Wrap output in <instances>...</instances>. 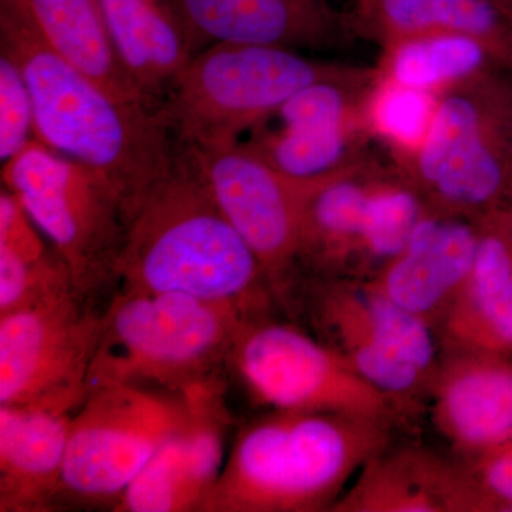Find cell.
<instances>
[{
    "instance_id": "obj_3",
    "label": "cell",
    "mask_w": 512,
    "mask_h": 512,
    "mask_svg": "<svg viewBox=\"0 0 512 512\" xmlns=\"http://www.w3.org/2000/svg\"><path fill=\"white\" fill-rule=\"evenodd\" d=\"M396 430L350 414L268 410L239 429L201 512H330Z\"/></svg>"
},
{
    "instance_id": "obj_27",
    "label": "cell",
    "mask_w": 512,
    "mask_h": 512,
    "mask_svg": "<svg viewBox=\"0 0 512 512\" xmlns=\"http://www.w3.org/2000/svg\"><path fill=\"white\" fill-rule=\"evenodd\" d=\"M348 76L322 79L303 87L276 111L282 127H326L352 123Z\"/></svg>"
},
{
    "instance_id": "obj_17",
    "label": "cell",
    "mask_w": 512,
    "mask_h": 512,
    "mask_svg": "<svg viewBox=\"0 0 512 512\" xmlns=\"http://www.w3.org/2000/svg\"><path fill=\"white\" fill-rule=\"evenodd\" d=\"M200 50L215 43L322 49L345 20L326 0H173Z\"/></svg>"
},
{
    "instance_id": "obj_1",
    "label": "cell",
    "mask_w": 512,
    "mask_h": 512,
    "mask_svg": "<svg viewBox=\"0 0 512 512\" xmlns=\"http://www.w3.org/2000/svg\"><path fill=\"white\" fill-rule=\"evenodd\" d=\"M0 50L25 74L36 140L106 178L128 224L177 160V141L160 109L117 99L64 59L19 0H0Z\"/></svg>"
},
{
    "instance_id": "obj_15",
    "label": "cell",
    "mask_w": 512,
    "mask_h": 512,
    "mask_svg": "<svg viewBox=\"0 0 512 512\" xmlns=\"http://www.w3.org/2000/svg\"><path fill=\"white\" fill-rule=\"evenodd\" d=\"M330 512H488L470 464L424 444L390 441Z\"/></svg>"
},
{
    "instance_id": "obj_25",
    "label": "cell",
    "mask_w": 512,
    "mask_h": 512,
    "mask_svg": "<svg viewBox=\"0 0 512 512\" xmlns=\"http://www.w3.org/2000/svg\"><path fill=\"white\" fill-rule=\"evenodd\" d=\"M437 103L439 97L434 93L403 86L384 77L370 100L367 117L383 140L413 156L427 136Z\"/></svg>"
},
{
    "instance_id": "obj_9",
    "label": "cell",
    "mask_w": 512,
    "mask_h": 512,
    "mask_svg": "<svg viewBox=\"0 0 512 512\" xmlns=\"http://www.w3.org/2000/svg\"><path fill=\"white\" fill-rule=\"evenodd\" d=\"M187 417L184 393L133 384L89 390L73 413L57 505L111 511Z\"/></svg>"
},
{
    "instance_id": "obj_22",
    "label": "cell",
    "mask_w": 512,
    "mask_h": 512,
    "mask_svg": "<svg viewBox=\"0 0 512 512\" xmlns=\"http://www.w3.org/2000/svg\"><path fill=\"white\" fill-rule=\"evenodd\" d=\"M366 20L392 42L427 33H463L490 47L512 72V18L491 0H362Z\"/></svg>"
},
{
    "instance_id": "obj_19",
    "label": "cell",
    "mask_w": 512,
    "mask_h": 512,
    "mask_svg": "<svg viewBox=\"0 0 512 512\" xmlns=\"http://www.w3.org/2000/svg\"><path fill=\"white\" fill-rule=\"evenodd\" d=\"M73 414L0 406V512L59 510Z\"/></svg>"
},
{
    "instance_id": "obj_28",
    "label": "cell",
    "mask_w": 512,
    "mask_h": 512,
    "mask_svg": "<svg viewBox=\"0 0 512 512\" xmlns=\"http://www.w3.org/2000/svg\"><path fill=\"white\" fill-rule=\"evenodd\" d=\"M440 346L490 350L512 356V279L493 302L437 333Z\"/></svg>"
},
{
    "instance_id": "obj_8",
    "label": "cell",
    "mask_w": 512,
    "mask_h": 512,
    "mask_svg": "<svg viewBox=\"0 0 512 512\" xmlns=\"http://www.w3.org/2000/svg\"><path fill=\"white\" fill-rule=\"evenodd\" d=\"M2 185L66 262L77 292L106 309L119 289L123 201L92 168L33 140L2 164Z\"/></svg>"
},
{
    "instance_id": "obj_12",
    "label": "cell",
    "mask_w": 512,
    "mask_h": 512,
    "mask_svg": "<svg viewBox=\"0 0 512 512\" xmlns=\"http://www.w3.org/2000/svg\"><path fill=\"white\" fill-rule=\"evenodd\" d=\"M178 148L229 224L264 265L279 308L285 309L299 278L303 212L323 180L286 177L242 143L210 150Z\"/></svg>"
},
{
    "instance_id": "obj_24",
    "label": "cell",
    "mask_w": 512,
    "mask_h": 512,
    "mask_svg": "<svg viewBox=\"0 0 512 512\" xmlns=\"http://www.w3.org/2000/svg\"><path fill=\"white\" fill-rule=\"evenodd\" d=\"M353 123L326 127L256 128L244 144L279 173L299 181H320L343 173L353 150Z\"/></svg>"
},
{
    "instance_id": "obj_2",
    "label": "cell",
    "mask_w": 512,
    "mask_h": 512,
    "mask_svg": "<svg viewBox=\"0 0 512 512\" xmlns=\"http://www.w3.org/2000/svg\"><path fill=\"white\" fill-rule=\"evenodd\" d=\"M117 291L177 293L251 319L279 308L264 265L180 148L170 173L128 220Z\"/></svg>"
},
{
    "instance_id": "obj_26",
    "label": "cell",
    "mask_w": 512,
    "mask_h": 512,
    "mask_svg": "<svg viewBox=\"0 0 512 512\" xmlns=\"http://www.w3.org/2000/svg\"><path fill=\"white\" fill-rule=\"evenodd\" d=\"M36 140L35 104L19 64L0 50V161Z\"/></svg>"
},
{
    "instance_id": "obj_13",
    "label": "cell",
    "mask_w": 512,
    "mask_h": 512,
    "mask_svg": "<svg viewBox=\"0 0 512 512\" xmlns=\"http://www.w3.org/2000/svg\"><path fill=\"white\" fill-rule=\"evenodd\" d=\"M187 417L128 485L116 512H201L225 464V380L185 390Z\"/></svg>"
},
{
    "instance_id": "obj_5",
    "label": "cell",
    "mask_w": 512,
    "mask_h": 512,
    "mask_svg": "<svg viewBox=\"0 0 512 512\" xmlns=\"http://www.w3.org/2000/svg\"><path fill=\"white\" fill-rule=\"evenodd\" d=\"M348 70L281 46L215 43L192 57L165 94L160 113L177 146H237L303 87Z\"/></svg>"
},
{
    "instance_id": "obj_10",
    "label": "cell",
    "mask_w": 512,
    "mask_h": 512,
    "mask_svg": "<svg viewBox=\"0 0 512 512\" xmlns=\"http://www.w3.org/2000/svg\"><path fill=\"white\" fill-rule=\"evenodd\" d=\"M254 402L268 410L342 413L407 430L416 419L362 379L339 353L291 322L264 316L238 333L229 356Z\"/></svg>"
},
{
    "instance_id": "obj_11",
    "label": "cell",
    "mask_w": 512,
    "mask_h": 512,
    "mask_svg": "<svg viewBox=\"0 0 512 512\" xmlns=\"http://www.w3.org/2000/svg\"><path fill=\"white\" fill-rule=\"evenodd\" d=\"M104 312L70 291L0 315V406L76 412L89 394Z\"/></svg>"
},
{
    "instance_id": "obj_16",
    "label": "cell",
    "mask_w": 512,
    "mask_h": 512,
    "mask_svg": "<svg viewBox=\"0 0 512 512\" xmlns=\"http://www.w3.org/2000/svg\"><path fill=\"white\" fill-rule=\"evenodd\" d=\"M477 239V221L429 210L402 251L367 282L437 332L470 275Z\"/></svg>"
},
{
    "instance_id": "obj_20",
    "label": "cell",
    "mask_w": 512,
    "mask_h": 512,
    "mask_svg": "<svg viewBox=\"0 0 512 512\" xmlns=\"http://www.w3.org/2000/svg\"><path fill=\"white\" fill-rule=\"evenodd\" d=\"M77 291L66 262L12 191L0 190V315Z\"/></svg>"
},
{
    "instance_id": "obj_14",
    "label": "cell",
    "mask_w": 512,
    "mask_h": 512,
    "mask_svg": "<svg viewBox=\"0 0 512 512\" xmlns=\"http://www.w3.org/2000/svg\"><path fill=\"white\" fill-rule=\"evenodd\" d=\"M426 414L448 453L473 464L512 440V356L441 346Z\"/></svg>"
},
{
    "instance_id": "obj_6",
    "label": "cell",
    "mask_w": 512,
    "mask_h": 512,
    "mask_svg": "<svg viewBox=\"0 0 512 512\" xmlns=\"http://www.w3.org/2000/svg\"><path fill=\"white\" fill-rule=\"evenodd\" d=\"M403 177L427 208L478 221L512 210V86L478 77L441 94Z\"/></svg>"
},
{
    "instance_id": "obj_18",
    "label": "cell",
    "mask_w": 512,
    "mask_h": 512,
    "mask_svg": "<svg viewBox=\"0 0 512 512\" xmlns=\"http://www.w3.org/2000/svg\"><path fill=\"white\" fill-rule=\"evenodd\" d=\"M107 35L124 73L160 107L192 57L201 52L173 0H100Z\"/></svg>"
},
{
    "instance_id": "obj_23",
    "label": "cell",
    "mask_w": 512,
    "mask_h": 512,
    "mask_svg": "<svg viewBox=\"0 0 512 512\" xmlns=\"http://www.w3.org/2000/svg\"><path fill=\"white\" fill-rule=\"evenodd\" d=\"M497 62L490 47L463 33H427L392 42L386 79L436 93L491 74Z\"/></svg>"
},
{
    "instance_id": "obj_4",
    "label": "cell",
    "mask_w": 512,
    "mask_h": 512,
    "mask_svg": "<svg viewBox=\"0 0 512 512\" xmlns=\"http://www.w3.org/2000/svg\"><path fill=\"white\" fill-rule=\"evenodd\" d=\"M232 306L177 293L117 291L106 312L89 390L133 384L184 393L222 379L241 329Z\"/></svg>"
},
{
    "instance_id": "obj_7",
    "label": "cell",
    "mask_w": 512,
    "mask_h": 512,
    "mask_svg": "<svg viewBox=\"0 0 512 512\" xmlns=\"http://www.w3.org/2000/svg\"><path fill=\"white\" fill-rule=\"evenodd\" d=\"M285 312L305 318L312 335L414 419L426 414L441 352L439 336L429 323L369 282L353 279L303 278Z\"/></svg>"
},
{
    "instance_id": "obj_29",
    "label": "cell",
    "mask_w": 512,
    "mask_h": 512,
    "mask_svg": "<svg viewBox=\"0 0 512 512\" xmlns=\"http://www.w3.org/2000/svg\"><path fill=\"white\" fill-rule=\"evenodd\" d=\"M470 466L487 501L488 512H512V440Z\"/></svg>"
},
{
    "instance_id": "obj_30",
    "label": "cell",
    "mask_w": 512,
    "mask_h": 512,
    "mask_svg": "<svg viewBox=\"0 0 512 512\" xmlns=\"http://www.w3.org/2000/svg\"><path fill=\"white\" fill-rule=\"evenodd\" d=\"M491 2L497 5L501 10H504V12L512 18V0H491Z\"/></svg>"
},
{
    "instance_id": "obj_21",
    "label": "cell",
    "mask_w": 512,
    "mask_h": 512,
    "mask_svg": "<svg viewBox=\"0 0 512 512\" xmlns=\"http://www.w3.org/2000/svg\"><path fill=\"white\" fill-rule=\"evenodd\" d=\"M46 42L117 99L153 106L114 53L100 0H19Z\"/></svg>"
}]
</instances>
